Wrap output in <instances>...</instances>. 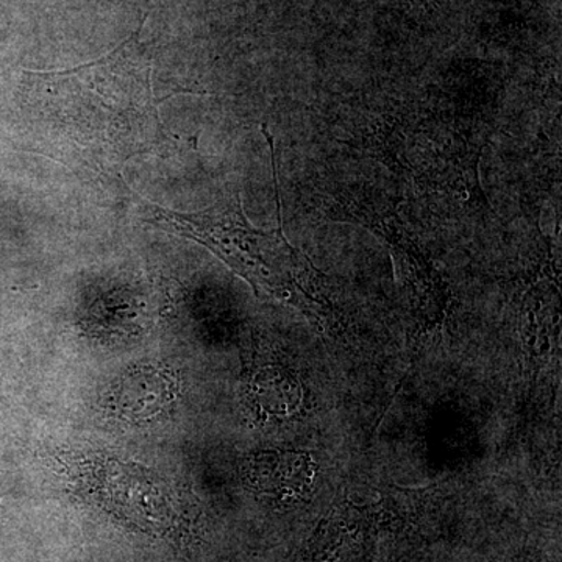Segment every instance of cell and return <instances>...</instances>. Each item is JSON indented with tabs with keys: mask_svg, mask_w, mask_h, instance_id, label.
I'll return each instance as SVG.
<instances>
[{
	"mask_svg": "<svg viewBox=\"0 0 562 562\" xmlns=\"http://www.w3.org/2000/svg\"><path fill=\"white\" fill-rule=\"evenodd\" d=\"M41 111L54 138L117 162L154 144L160 127L149 70L121 47L102 60L43 72Z\"/></svg>",
	"mask_w": 562,
	"mask_h": 562,
	"instance_id": "obj_1",
	"label": "cell"
},
{
	"mask_svg": "<svg viewBox=\"0 0 562 562\" xmlns=\"http://www.w3.org/2000/svg\"><path fill=\"white\" fill-rule=\"evenodd\" d=\"M247 479L257 490L276 497L297 498L312 490L316 464L306 453H261L250 461Z\"/></svg>",
	"mask_w": 562,
	"mask_h": 562,
	"instance_id": "obj_2",
	"label": "cell"
},
{
	"mask_svg": "<svg viewBox=\"0 0 562 562\" xmlns=\"http://www.w3.org/2000/svg\"><path fill=\"white\" fill-rule=\"evenodd\" d=\"M258 405L272 414H290L301 403V386L290 373L266 369L254 384Z\"/></svg>",
	"mask_w": 562,
	"mask_h": 562,
	"instance_id": "obj_3",
	"label": "cell"
}]
</instances>
